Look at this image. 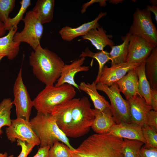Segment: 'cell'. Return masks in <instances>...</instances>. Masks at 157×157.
<instances>
[{
    "mask_svg": "<svg viewBox=\"0 0 157 157\" xmlns=\"http://www.w3.org/2000/svg\"><path fill=\"white\" fill-rule=\"evenodd\" d=\"M124 139L108 134H94L70 151L73 157H124Z\"/></svg>",
    "mask_w": 157,
    "mask_h": 157,
    "instance_id": "cell-1",
    "label": "cell"
},
{
    "mask_svg": "<svg viewBox=\"0 0 157 157\" xmlns=\"http://www.w3.org/2000/svg\"><path fill=\"white\" fill-rule=\"evenodd\" d=\"M29 62L33 74L46 86L57 81L65 65L56 53L40 44L31 53Z\"/></svg>",
    "mask_w": 157,
    "mask_h": 157,
    "instance_id": "cell-2",
    "label": "cell"
},
{
    "mask_svg": "<svg viewBox=\"0 0 157 157\" xmlns=\"http://www.w3.org/2000/svg\"><path fill=\"white\" fill-rule=\"evenodd\" d=\"M30 122L39 140L40 147H51L56 142L60 141L66 144L72 151L74 150L67 137L59 128L50 114L45 115L38 112Z\"/></svg>",
    "mask_w": 157,
    "mask_h": 157,
    "instance_id": "cell-3",
    "label": "cell"
},
{
    "mask_svg": "<svg viewBox=\"0 0 157 157\" xmlns=\"http://www.w3.org/2000/svg\"><path fill=\"white\" fill-rule=\"evenodd\" d=\"M76 94L74 87L68 84L47 85L33 101V106L38 112L51 114L54 107L74 98Z\"/></svg>",
    "mask_w": 157,
    "mask_h": 157,
    "instance_id": "cell-4",
    "label": "cell"
},
{
    "mask_svg": "<svg viewBox=\"0 0 157 157\" xmlns=\"http://www.w3.org/2000/svg\"><path fill=\"white\" fill-rule=\"evenodd\" d=\"M71 124L66 134L67 137L77 138L88 133L94 118L87 97L80 98L72 109Z\"/></svg>",
    "mask_w": 157,
    "mask_h": 157,
    "instance_id": "cell-5",
    "label": "cell"
},
{
    "mask_svg": "<svg viewBox=\"0 0 157 157\" xmlns=\"http://www.w3.org/2000/svg\"><path fill=\"white\" fill-rule=\"evenodd\" d=\"M96 88L97 90L105 93L109 98L110 102L109 108L116 124L122 122L131 123L129 103L121 95L116 83L108 87L98 83Z\"/></svg>",
    "mask_w": 157,
    "mask_h": 157,
    "instance_id": "cell-6",
    "label": "cell"
},
{
    "mask_svg": "<svg viewBox=\"0 0 157 157\" xmlns=\"http://www.w3.org/2000/svg\"><path fill=\"white\" fill-rule=\"evenodd\" d=\"M129 32L144 39L153 47H157V30L153 22L151 12L146 8H136Z\"/></svg>",
    "mask_w": 157,
    "mask_h": 157,
    "instance_id": "cell-7",
    "label": "cell"
},
{
    "mask_svg": "<svg viewBox=\"0 0 157 157\" xmlns=\"http://www.w3.org/2000/svg\"><path fill=\"white\" fill-rule=\"evenodd\" d=\"M22 20L24 23V28L20 32H16L13 40L17 42L27 43L35 50L40 44L43 31L42 24L31 10L26 13Z\"/></svg>",
    "mask_w": 157,
    "mask_h": 157,
    "instance_id": "cell-8",
    "label": "cell"
},
{
    "mask_svg": "<svg viewBox=\"0 0 157 157\" xmlns=\"http://www.w3.org/2000/svg\"><path fill=\"white\" fill-rule=\"evenodd\" d=\"M13 92L14 99L12 102L15 107L17 118L30 121L31 111L33 104L23 81L22 68L14 83Z\"/></svg>",
    "mask_w": 157,
    "mask_h": 157,
    "instance_id": "cell-9",
    "label": "cell"
},
{
    "mask_svg": "<svg viewBox=\"0 0 157 157\" xmlns=\"http://www.w3.org/2000/svg\"><path fill=\"white\" fill-rule=\"evenodd\" d=\"M8 140L13 142L19 139L35 146L40 141L33 130L30 121L20 118L11 120V123L6 129Z\"/></svg>",
    "mask_w": 157,
    "mask_h": 157,
    "instance_id": "cell-10",
    "label": "cell"
},
{
    "mask_svg": "<svg viewBox=\"0 0 157 157\" xmlns=\"http://www.w3.org/2000/svg\"><path fill=\"white\" fill-rule=\"evenodd\" d=\"M154 48L144 39L131 35L129 39L126 62L136 63L145 62Z\"/></svg>",
    "mask_w": 157,
    "mask_h": 157,
    "instance_id": "cell-11",
    "label": "cell"
},
{
    "mask_svg": "<svg viewBox=\"0 0 157 157\" xmlns=\"http://www.w3.org/2000/svg\"><path fill=\"white\" fill-rule=\"evenodd\" d=\"M141 64L126 62L114 65L109 67L104 65L101 70L98 83L109 87L119 80L129 70Z\"/></svg>",
    "mask_w": 157,
    "mask_h": 157,
    "instance_id": "cell-12",
    "label": "cell"
},
{
    "mask_svg": "<svg viewBox=\"0 0 157 157\" xmlns=\"http://www.w3.org/2000/svg\"><path fill=\"white\" fill-rule=\"evenodd\" d=\"M80 99L73 98L56 106L50 114L59 128L65 135L71 124L72 109Z\"/></svg>",
    "mask_w": 157,
    "mask_h": 157,
    "instance_id": "cell-13",
    "label": "cell"
},
{
    "mask_svg": "<svg viewBox=\"0 0 157 157\" xmlns=\"http://www.w3.org/2000/svg\"><path fill=\"white\" fill-rule=\"evenodd\" d=\"M127 100L129 106L131 123L136 124L141 127L146 125L147 114L153 110L151 106L149 105L145 99L139 95Z\"/></svg>",
    "mask_w": 157,
    "mask_h": 157,
    "instance_id": "cell-14",
    "label": "cell"
},
{
    "mask_svg": "<svg viewBox=\"0 0 157 157\" xmlns=\"http://www.w3.org/2000/svg\"><path fill=\"white\" fill-rule=\"evenodd\" d=\"M85 58L81 57L75 60L69 65H65L62 69L60 76L55 86H59L65 83L70 84L80 90L78 85L75 81V75L80 72H87L89 67L83 66Z\"/></svg>",
    "mask_w": 157,
    "mask_h": 157,
    "instance_id": "cell-15",
    "label": "cell"
},
{
    "mask_svg": "<svg viewBox=\"0 0 157 157\" xmlns=\"http://www.w3.org/2000/svg\"><path fill=\"white\" fill-rule=\"evenodd\" d=\"M107 134L120 138L138 140L146 144L142 127L135 124L122 122L116 124Z\"/></svg>",
    "mask_w": 157,
    "mask_h": 157,
    "instance_id": "cell-16",
    "label": "cell"
},
{
    "mask_svg": "<svg viewBox=\"0 0 157 157\" xmlns=\"http://www.w3.org/2000/svg\"><path fill=\"white\" fill-rule=\"evenodd\" d=\"M94 118L91 128L96 133L107 134L112 127L116 124L109 108L103 110L92 109Z\"/></svg>",
    "mask_w": 157,
    "mask_h": 157,
    "instance_id": "cell-17",
    "label": "cell"
},
{
    "mask_svg": "<svg viewBox=\"0 0 157 157\" xmlns=\"http://www.w3.org/2000/svg\"><path fill=\"white\" fill-rule=\"evenodd\" d=\"M106 15V12H101L94 20L83 24L76 28L67 26L63 27L59 31V33L63 40L70 41L77 37L84 36L91 30L100 26L98 21Z\"/></svg>",
    "mask_w": 157,
    "mask_h": 157,
    "instance_id": "cell-18",
    "label": "cell"
},
{
    "mask_svg": "<svg viewBox=\"0 0 157 157\" xmlns=\"http://www.w3.org/2000/svg\"><path fill=\"white\" fill-rule=\"evenodd\" d=\"M138 78L134 68L116 82L119 91L124 95L126 100L133 97L140 95L138 90Z\"/></svg>",
    "mask_w": 157,
    "mask_h": 157,
    "instance_id": "cell-19",
    "label": "cell"
},
{
    "mask_svg": "<svg viewBox=\"0 0 157 157\" xmlns=\"http://www.w3.org/2000/svg\"><path fill=\"white\" fill-rule=\"evenodd\" d=\"M17 29H11L6 35L0 38V56H6L9 59L12 60L18 55L21 43L13 40L14 36Z\"/></svg>",
    "mask_w": 157,
    "mask_h": 157,
    "instance_id": "cell-20",
    "label": "cell"
},
{
    "mask_svg": "<svg viewBox=\"0 0 157 157\" xmlns=\"http://www.w3.org/2000/svg\"><path fill=\"white\" fill-rule=\"evenodd\" d=\"M106 33L102 27L99 26L91 30L82 37L83 39L90 41L97 49L101 51L107 45L111 47L114 44L110 39L112 36L106 34Z\"/></svg>",
    "mask_w": 157,
    "mask_h": 157,
    "instance_id": "cell-21",
    "label": "cell"
},
{
    "mask_svg": "<svg viewBox=\"0 0 157 157\" xmlns=\"http://www.w3.org/2000/svg\"><path fill=\"white\" fill-rule=\"evenodd\" d=\"M54 3V0H38L33 8V13L42 24L52 20Z\"/></svg>",
    "mask_w": 157,
    "mask_h": 157,
    "instance_id": "cell-22",
    "label": "cell"
},
{
    "mask_svg": "<svg viewBox=\"0 0 157 157\" xmlns=\"http://www.w3.org/2000/svg\"><path fill=\"white\" fill-rule=\"evenodd\" d=\"M96 84L95 81L91 83L82 82L78 87L80 90L84 91L90 96L94 109L101 110L109 108L110 104L103 96L98 92Z\"/></svg>",
    "mask_w": 157,
    "mask_h": 157,
    "instance_id": "cell-23",
    "label": "cell"
},
{
    "mask_svg": "<svg viewBox=\"0 0 157 157\" xmlns=\"http://www.w3.org/2000/svg\"><path fill=\"white\" fill-rule=\"evenodd\" d=\"M131 35L130 33H127L122 38L123 41L122 44L111 47V49L109 54L111 66L126 62L129 39Z\"/></svg>",
    "mask_w": 157,
    "mask_h": 157,
    "instance_id": "cell-24",
    "label": "cell"
},
{
    "mask_svg": "<svg viewBox=\"0 0 157 157\" xmlns=\"http://www.w3.org/2000/svg\"><path fill=\"white\" fill-rule=\"evenodd\" d=\"M145 73L151 88H157V47H154L145 60Z\"/></svg>",
    "mask_w": 157,
    "mask_h": 157,
    "instance_id": "cell-25",
    "label": "cell"
},
{
    "mask_svg": "<svg viewBox=\"0 0 157 157\" xmlns=\"http://www.w3.org/2000/svg\"><path fill=\"white\" fill-rule=\"evenodd\" d=\"M145 62L141 63L134 69L138 75V90L140 95L151 106V87L145 73Z\"/></svg>",
    "mask_w": 157,
    "mask_h": 157,
    "instance_id": "cell-26",
    "label": "cell"
},
{
    "mask_svg": "<svg viewBox=\"0 0 157 157\" xmlns=\"http://www.w3.org/2000/svg\"><path fill=\"white\" fill-rule=\"evenodd\" d=\"M90 57L95 58L98 63L99 68L98 74L95 82L97 83L100 76V74L105 64L110 60L109 53L103 50L94 53L90 51L89 47H87L85 51H82L79 57Z\"/></svg>",
    "mask_w": 157,
    "mask_h": 157,
    "instance_id": "cell-27",
    "label": "cell"
},
{
    "mask_svg": "<svg viewBox=\"0 0 157 157\" xmlns=\"http://www.w3.org/2000/svg\"><path fill=\"white\" fill-rule=\"evenodd\" d=\"M13 105L12 101L10 98L4 99L0 103V136L3 133L2 127L9 126L11 124L10 116Z\"/></svg>",
    "mask_w": 157,
    "mask_h": 157,
    "instance_id": "cell-28",
    "label": "cell"
},
{
    "mask_svg": "<svg viewBox=\"0 0 157 157\" xmlns=\"http://www.w3.org/2000/svg\"><path fill=\"white\" fill-rule=\"evenodd\" d=\"M19 3L21 7L17 14L13 18L9 17L6 23L5 24L6 31H9L11 29H15L18 28V24L19 22L22 20L27 9L31 4L30 0H22Z\"/></svg>",
    "mask_w": 157,
    "mask_h": 157,
    "instance_id": "cell-29",
    "label": "cell"
},
{
    "mask_svg": "<svg viewBox=\"0 0 157 157\" xmlns=\"http://www.w3.org/2000/svg\"><path fill=\"white\" fill-rule=\"evenodd\" d=\"M123 139L125 142L124 157H139L140 149L144 143L138 140Z\"/></svg>",
    "mask_w": 157,
    "mask_h": 157,
    "instance_id": "cell-30",
    "label": "cell"
},
{
    "mask_svg": "<svg viewBox=\"0 0 157 157\" xmlns=\"http://www.w3.org/2000/svg\"><path fill=\"white\" fill-rule=\"evenodd\" d=\"M70 151L66 144L57 141L50 147L48 157H73Z\"/></svg>",
    "mask_w": 157,
    "mask_h": 157,
    "instance_id": "cell-31",
    "label": "cell"
},
{
    "mask_svg": "<svg viewBox=\"0 0 157 157\" xmlns=\"http://www.w3.org/2000/svg\"><path fill=\"white\" fill-rule=\"evenodd\" d=\"M142 129L146 141L143 147L146 148H157V131L146 124L142 127Z\"/></svg>",
    "mask_w": 157,
    "mask_h": 157,
    "instance_id": "cell-32",
    "label": "cell"
},
{
    "mask_svg": "<svg viewBox=\"0 0 157 157\" xmlns=\"http://www.w3.org/2000/svg\"><path fill=\"white\" fill-rule=\"evenodd\" d=\"M15 0H0V21L5 24L15 6Z\"/></svg>",
    "mask_w": 157,
    "mask_h": 157,
    "instance_id": "cell-33",
    "label": "cell"
},
{
    "mask_svg": "<svg viewBox=\"0 0 157 157\" xmlns=\"http://www.w3.org/2000/svg\"><path fill=\"white\" fill-rule=\"evenodd\" d=\"M16 141L17 145L21 148V152L17 157H27L35 146L19 139H17Z\"/></svg>",
    "mask_w": 157,
    "mask_h": 157,
    "instance_id": "cell-34",
    "label": "cell"
},
{
    "mask_svg": "<svg viewBox=\"0 0 157 157\" xmlns=\"http://www.w3.org/2000/svg\"><path fill=\"white\" fill-rule=\"evenodd\" d=\"M146 124L157 131V111L152 110L147 114Z\"/></svg>",
    "mask_w": 157,
    "mask_h": 157,
    "instance_id": "cell-35",
    "label": "cell"
},
{
    "mask_svg": "<svg viewBox=\"0 0 157 157\" xmlns=\"http://www.w3.org/2000/svg\"><path fill=\"white\" fill-rule=\"evenodd\" d=\"M139 157H157V148H141Z\"/></svg>",
    "mask_w": 157,
    "mask_h": 157,
    "instance_id": "cell-36",
    "label": "cell"
},
{
    "mask_svg": "<svg viewBox=\"0 0 157 157\" xmlns=\"http://www.w3.org/2000/svg\"><path fill=\"white\" fill-rule=\"evenodd\" d=\"M151 106L152 109L157 111V88H151Z\"/></svg>",
    "mask_w": 157,
    "mask_h": 157,
    "instance_id": "cell-37",
    "label": "cell"
},
{
    "mask_svg": "<svg viewBox=\"0 0 157 157\" xmlns=\"http://www.w3.org/2000/svg\"><path fill=\"white\" fill-rule=\"evenodd\" d=\"M106 0H92L83 4L82 6L81 13H84L86 11L88 7L94 3L99 2L101 6H105L106 4Z\"/></svg>",
    "mask_w": 157,
    "mask_h": 157,
    "instance_id": "cell-38",
    "label": "cell"
},
{
    "mask_svg": "<svg viewBox=\"0 0 157 157\" xmlns=\"http://www.w3.org/2000/svg\"><path fill=\"white\" fill-rule=\"evenodd\" d=\"M50 147H40L38 151L33 157H48V154Z\"/></svg>",
    "mask_w": 157,
    "mask_h": 157,
    "instance_id": "cell-39",
    "label": "cell"
},
{
    "mask_svg": "<svg viewBox=\"0 0 157 157\" xmlns=\"http://www.w3.org/2000/svg\"><path fill=\"white\" fill-rule=\"evenodd\" d=\"M146 9L149 11H151L154 13L155 19L157 22V6L156 5L147 6Z\"/></svg>",
    "mask_w": 157,
    "mask_h": 157,
    "instance_id": "cell-40",
    "label": "cell"
},
{
    "mask_svg": "<svg viewBox=\"0 0 157 157\" xmlns=\"http://www.w3.org/2000/svg\"><path fill=\"white\" fill-rule=\"evenodd\" d=\"M6 31L4 24L0 21V38L4 35Z\"/></svg>",
    "mask_w": 157,
    "mask_h": 157,
    "instance_id": "cell-41",
    "label": "cell"
},
{
    "mask_svg": "<svg viewBox=\"0 0 157 157\" xmlns=\"http://www.w3.org/2000/svg\"><path fill=\"white\" fill-rule=\"evenodd\" d=\"M0 157H14V155H11L8 156L7 153L5 152L4 153H0Z\"/></svg>",
    "mask_w": 157,
    "mask_h": 157,
    "instance_id": "cell-42",
    "label": "cell"
},
{
    "mask_svg": "<svg viewBox=\"0 0 157 157\" xmlns=\"http://www.w3.org/2000/svg\"><path fill=\"white\" fill-rule=\"evenodd\" d=\"M149 2L153 5H157V0H151Z\"/></svg>",
    "mask_w": 157,
    "mask_h": 157,
    "instance_id": "cell-43",
    "label": "cell"
},
{
    "mask_svg": "<svg viewBox=\"0 0 157 157\" xmlns=\"http://www.w3.org/2000/svg\"><path fill=\"white\" fill-rule=\"evenodd\" d=\"M4 57V56H0V61H1L2 59Z\"/></svg>",
    "mask_w": 157,
    "mask_h": 157,
    "instance_id": "cell-44",
    "label": "cell"
}]
</instances>
